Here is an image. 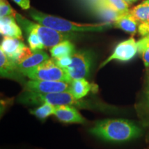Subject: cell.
<instances>
[{
  "label": "cell",
  "mask_w": 149,
  "mask_h": 149,
  "mask_svg": "<svg viewBox=\"0 0 149 149\" xmlns=\"http://www.w3.org/2000/svg\"><path fill=\"white\" fill-rule=\"evenodd\" d=\"M90 132L99 138L111 142H124L138 138L142 135V130L138 126L123 119L100 121Z\"/></svg>",
  "instance_id": "cell-1"
},
{
  "label": "cell",
  "mask_w": 149,
  "mask_h": 149,
  "mask_svg": "<svg viewBox=\"0 0 149 149\" xmlns=\"http://www.w3.org/2000/svg\"><path fill=\"white\" fill-rule=\"evenodd\" d=\"M29 15L37 23L64 33H72L74 32H100V31H105L113 27V24L109 22L99 24L76 23V22L59 17L41 13L34 9L30 11Z\"/></svg>",
  "instance_id": "cell-2"
},
{
  "label": "cell",
  "mask_w": 149,
  "mask_h": 149,
  "mask_svg": "<svg viewBox=\"0 0 149 149\" xmlns=\"http://www.w3.org/2000/svg\"><path fill=\"white\" fill-rule=\"evenodd\" d=\"M77 100L70 91L53 93H38L31 91H24L19 95V102L27 105H40L48 103L57 107L61 105H68L81 109H88L92 106L89 105L87 102Z\"/></svg>",
  "instance_id": "cell-3"
},
{
  "label": "cell",
  "mask_w": 149,
  "mask_h": 149,
  "mask_svg": "<svg viewBox=\"0 0 149 149\" xmlns=\"http://www.w3.org/2000/svg\"><path fill=\"white\" fill-rule=\"evenodd\" d=\"M15 19L26 33L30 32L36 33L40 37L45 48H52L63 41L70 40L75 37L72 33H61L42 24L30 21L17 13Z\"/></svg>",
  "instance_id": "cell-4"
},
{
  "label": "cell",
  "mask_w": 149,
  "mask_h": 149,
  "mask_svg": "<svg viewBox=\"0 0 149 149\" xmlns=\"http://www.w3.org/2000/svg\"><path fill=\"white\" fill-rule=\"evenodd\" d=\"M31 79L61 81L71 83L72 79L66 70L57 66L54 59H48L38 66L20 71Z\"/></svg>",
  "instance_id": "cell-5"
},
{
  "label": "cell",
  "mask_w": 149,
  "mask_h": 149,
  "mask_svg": "<svg viewBox=\"0 0 149 149\" xmlns=\"http://www.w3.org/2000/svg\"><path fill=\"white\" fill-rule=\"evenodd\" d=\"M93 55L86 50L75 51L72 55V63L66 70L72 80L85 78L90 72Z\"/></svg>",
  "instance_id": "cell-6"
},
{
  "label": "cell",
  "mask_w": 149,
  "mask_h": 149,
  "mask_svg": "<svg viewBox=\"0 0 149 149\" xmlns=\"http://www.w3.org/2000/svg\"><path fill=\"white\" fill-rule=\"evenodd\" d=\"M0 50L3 51L10 60L16 64L22 62L33 53V51L23 43V41L10 37H3Z\"/></svg>",
  "instance_id": "cell-7"
},
{
  "label": "cell",
  "mask_w": 149,
  "mask_h": 149,
  "mask_svg": "<svg viewBox=\"0 0 149 149\" xmlns=\"http://www.w3.org/2000/svg\"><path fill=\"white\" fill-rule=\"evenodd\" d=\"M138 53L137 44L133 37L119 43L115 48L113 53L100 64L99 68H102L113 60L126 62L129 61L135 57Z\"/></svg>",
  "instance_id": "cell-8"
},
{
  "label": "cell",
  "mask_w": 149,
  "mask_h": 149,
  "mask_svg": "<svg viewBox=\"0 0 149 149\" xmlns=\"http://www.w3.org/2000/svg\"><path fill=\"white\" fill-rule=\"evenodd\" d=\"M70 89V83L61 81L31 79L25 84V91L38 93L64 92Z\"/></svg>",
  "instance_id": "cell-9"
},
{
  "label": "cell",
  "mask_w": 149,
  "mask_h": 149,
  "mask_svg": "<svg viewBox=\"0 0 149 149\" xmlns=\"http://www.w3.org/2000/svg\"><path fill=\"white\" fill-rule=\"evenodd\" d=\"M54 115L60 122L64 123L84 124L86 122L75 107L71 106L61 105L55 107Z\"/></svg>",
  "instance_id": "cell-10"
},
{
  "label": "cell",
  "mask_w": 149,
  "mask_h": 149,
  "mask_svg": "<svg viewBox=\"0 0 149 149\" xmlns=\"http://www.w3.org/2000/svg\"><path fill=\"white\" fill-rule=\"evenodd\" d=\"M0 33L3 37H10L23 41L21 26L14 17H0Z\"/></svg>",
  "instance_id": "cell-11"
},
{
  "label": "cell",
  "mask_w": 149,
  "mask_h": 149,
  "mask_svg": "<svg viewBox=\"0 0 149 149\" xmlns=\"http://www.w3.org/2000/svg\"><path fill=\"white\" fill-rule=\"evenodd\" d=\"M0 71L1 77L3 78L16 79L22 75L19 72L15 63L10 60L1 50H0Z\"/></svg>",
  "instance_id": "cell-12"
},
{
  "label": "cell",
  "mask_w": 149,
  "mask_h": 149,
  "mask_svg": "<svg viewBox=\"0 0 149 149\" xmlns=\"http://www.w3.org/2000/svg\"><path fill=\"white\" fill-rule=\"evenodd\" d=\"M138 24L139 22L137 19L128 12L122 15L113 24V26L122 30L128 34L134 35L138 30Z\"/></svg>",
  "instance_id": "cell-13"
},
{
  "label": "cell",
  "mask_w": 149,
  "mask_h": 149,
  "mask_svg": "<svg viewBox=\"0 0 149 149\" xmlns=\"http://www.w3.org/2000/svg\"><path fill=\"white\" fill-rule=\"evenodd\" d=\"M48 59H50L49 55L42 50L33 51V53L29 55L27 58L17 64V67L19 72H20L21 70L29 69V68L38 66L45 61L48 60Z\"/></svg>",
  "instance_id": "cell-14"
},
{
  "label": "cell",
  "mask_w": 149,
  "mask_h": 149,
  "mask_svg": "<svg viewBox=\"0 0 149 149\" xmlns=\"http://www.w3.org/2000/svg\"><path fill=\"white\" fill-rule=\"evenodd\" d=\"M93 90V84L85 78L72 80L70 83V92L77 100H81Z\"/></svg>",
  "instance_id": "cell-15"
},
{
  "label": "cell",
  "mask_w": 149,
  "mask_h": 149,
  "mask_svg": "<svg viewBox=\"0 0 149 149\" xmlns=\"http://www.w3.org/2000/svg\"><path fill=\"white\" fill-rule=\"evenodd\" d=\"M74 52V46L70 40L63 41L50 49V53L54 59L72 56Z\"/></svg>",
  "instance_id": "cell-16"
},
{
  "label": "cell",
  "mask_w": 149,
  "mask_h": 149,
  "mask_svg": "<svg viewBox=\"0 0 149 149\" xmlns=\"http://www.w3.org/2000/svg\"><path fill=\"white\" fill-rule=\"evenodd\" d=\"M129 12L139 23L149 22V4L146 0L130 9Z\"/></svg>",
  "instance_id": "cell-17"
},
{
  "label": "cell",
  "mask_w": 149,
  "mask_h": 149,
  "mask_svg": "<svg viewBox=\"0 0 149 149\" xmlns=\"http://www.w3.org/2000/svg\"><path fill=\"white\" fill-rule=\"evenodd\" d=\"M97 10L99 11V14L102 16V17L105 19L107 22L113 24L120 17L123 15V13L118 12L109 6L104 3L102 1H99Z\"/></svg>",
  "instance_id": "cell-18"
},
{
  "label": "cell",
  "mask_w": 149,
  "mask_h": 149,
  "mask_svg": "<svg viewBox=\"0 0 149 149\" xmlns=\"http://www.w3.org/2000/svg\"><path fill=\"white\" fill-rule=\"evenodd\" d=\"M137 44L138 53L141 56L144 66L149 68V37H143Z\"/></svg>",
  "instance_id": "cell-19"
},
{
  "label": "cell",
  "mask_w": 149,
  "mask_h": 149,
  "mask_svg": "<svg viewBox=\"0 0 149 149\" xmlns=\"http://www.w3.org/2000/svg\"><path fill=\"white\" fill-rule=\"evenodd\" d=\"M139 113L141 118L144 120V124L149 126V91L146 90L143 95L138 107Z\"/></svg>",
  "instance_id": "cell-20"
},
{
  "label": "cell",
  "mask_w": 149,
  "mask_h": 149,
  "mask_svg": "<svg viewBox=\"0 0 149 149\" xmlns=\"http://www.w3.org/2000/svg\"><path fill=\"white\" fill-rule=\"evenodd\" d=\"M55 110V107L48 103H44L41 104L40 107L31 111V113L39 119H46L48 117L54 115Z\"/></svg>",
  "instance_id": "cell-21"
},
{
  "label": "cell",
  "mask_w": 149,
  "mask_h": 149,
  "mask_svg": "<svg viewBox=\"0 0 149 149\" xmlns=\"http://www.w3.org/2000/svg\"><path fill=\"white\" fill-rule=\"evenodd\" d=\"M100 1L109 6L110 7L121 13H126L130 10L129 4L124 0H100Z\"/></svg>",
  "instance_id": "cell-22"
},
{
  "label": "cell",
  "mask_w": 149,
  "mask_h": 149,
  "mask_svg": "<svg viewBox=\"0 0 149 149\" xmlns=\"http://www.w3.org/2000/svg\"><path fill=\"white\" fill-rule=\"evenodd\" d=\"M26 35L28 36V42H29V47L33 51H41L45 48L40 37L36 33L34 32H30L26 33Z\"/></svg>",
  "instance_id": "cell-23"
},
{
  "label": "cell",
  "mask_w": 149,
  "mask_h": 149,
  "mask_svg": "<svg viewBox=\"0 0 149 149\" xmlns=\"http://www.w3.org/2000/svg\"><path fill=\"white\" fill-rule=\"evenodd\" d=\"M17 12L11 7L7 0H0V17H15Z\"/></svg>",
  "instance_id": "cell-24"
},
{
  "label": "cell",
  "mask_w": 149,
  "mask_h": 149,
  "mask_svg": "<svg viewBox=\"0 0 149 149\" xmlns=\"http://www.w3.org/2000/svg\"><path fill=\"white\" fill-rule=\"evenodd\" d=\"M54 60H55L57 66H59L63 69L66 70L72 63V56H66V57H59V58L54 59Z\"/></svg>",
  "instance_id": "cell-25"
},
{
  "label": "cell",
  "mask_w": 149,
  "mask_h": 149,
  "mask_svg": "<svg viewBox=\"0 0 149 149\" xmlns=\"http://www.w3.org/2000/svg\"><path fill=\"white\" fill-rule=\"evenodd\" d=\"M138 33L142 37H149V22L139 24Z\"/></svg>",
  "instance_id": "cell-26"
},
{
  "label": "cell",
  "mask_w": 149,
  "mask_h": 149,
  "mask_svg": "<svg viewBox=\"0 0 149 149\" xmlns=\"http://www.w3.org/2000/svg\"><path fill=\"white\" fill-rule=\"evenodd\" d=\"M23 10H29L31 7L30 0H13Z\"/></svg>",
  "instance_id": "cell-27"
},
{
  "label": "cell",
  "mask_w": 149,
  "mask_h": 149,
  "mask_svg": "<svg viewBox=\"0 0 149 149\" xmlns=\"http://www.w3.org/2000/svg\"><path fill=\"white\" fill-rule=\"evenodd\" d=\"M124 1H126L128 4L130 5V4H132V3L136 2L137 1H138V0H124Z\"/></svg>",
  "instance_id": "cell-28"
},
{
  "label": "cell",
  "mask_w": 149,
  "mask_h": 149,
  "mask_svg": "<svg viewBox=\"0 0 149 149\" xmlns=\"http://www.w3.org/2000/svg\"><path fill=\"white\" fill-rule=\"evenodd\" d=\"M146 86H147L146 90L149 91V73L148 74V77H147V79H146Z\"/></svg>",
  "instance_id": "cell-29"
},
{
  "label": "cell",
  "mask_w": 149,
  "mask_h": 149,
  "mask_svg": "<svg viewBox=\"0 0 149 149\" xmlns=\"http://www.w3.org/2000/svg\"><path fill=\"white\" fill-rule=\"evenodd\" d=\"M146 1L148 3V4H149V0H146Z\"/></svg>",
  "instance_id": "cell-30"
},
{
  "label": "cell",
  "mask_w": 149,
  "mask_h": 149,
  "mask_svg": "<svg viewBox=\"0 0 149 149\" xmlns=\"http://www.w3.org/2000/svg\"><path fill=\"white\" fill-rule=\"evenodd\" d=\"M148 139H149V133H148Z\"/></svg>",
  "instance_id": "cell-31"
}]
</instances>
